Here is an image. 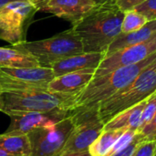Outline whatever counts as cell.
<instances>
[{
    "mask_svg": "<svg viewBox=\"0 0 156 156\" xmlns=\"http://www.w3.org/2000/svg\"><path fill=\"white\" fill-rule=\"evenodd\" d=\"M11 1H16V0H0V6L8 3V2H11Z\"/></svg>",
    "mask_w": 156,
    "mask_h": 156,
    "instance_id": "obj_30",
    "label": "cell"
},
{
    "mask_svg": "<svg viewBox=\"0 0 156 156\" xmlns=\"http://www.w3.org/2000/svg\"><path fill=\"white\" fill-rule=\"evenodd\" d=\"M94 72L95 69H84L55 77L48 84V90L52 93L71 94L77 97L92 80Z\"/></svg>",
    "mask_w": 156,
    "mask_h": 156,
    "instance_id": "obj_11",
    "label": "cell"
},
{
    "mask_svg": "<svg viewBox=\"0 0 156 156\" xmlns=\"http://www.w3.org/2000/svg\"><path fill=\"white\" fill-rule=\"evenodd\" d=\"M156 133V112L153 118V120L150 122L149 124H147L141 132V133H143L145 136V139H148L149 137H151L153 134H154Z\"/></svg>",
    "mask_w": 156,
    "mask_h": 156,
    "instance_id": "obj_25",
    "label": "cell"
},
{
    "mask_svg": "<svg viewBox=\"0 0 156 156\" xmlns=\"http://www.w3.org/2000/svg\"><path fill=\"white\" fill-rule=\"evenodd\" d=\"M134 10L143 15L148 22L156 20V0H145Z\"/></svg>",
    "mask_w": 156,
    "mask_h": 156,
    "instance_id": "obj_21",
    "label": "cell"
},
{
    "mask_svg": "<svg viewBox=\"0 0 156 156\" xmlns=\"http://www.w3.org/2000/svg\"><path fill=\"white\" fill-rule=\"evenodd\" d=\"M155 59L156 52L139 63L121 67L104 75L93 77L87 87L75 98L70 111L77 108L98 109L100 103L128 86Z\"/></svg>",
    "mask_w": 156,
    "mask_h": 156,
    "instance_id": "obj_2",
    "label": "cell"
},
{
    "mask_svg": "<svg viewBox=\"0 0 156 156\" xmlns=\"http://www.w3.org/2000/svg\"><path fill=\"white\" fill-rule=\"evenodd\" d=\"M60 156H91L89 151L85 152H79V153H68V154H63Z\"/></svg>",
    "mask_w": 156,
    "mask_h": 156,
    "instance_id": "obj_26",
    "label": "cell"
},
{
    "mask_svg": "<svg viewBox=\"0 0 156 156\" xmlns=\"http://www.w3.org/2000/svg\"><path fill=\"white\" fill-rule=\"evenodd\" d=\"M154 156H156V148H155V152H154Z\"/></svg>",
    "mask_w": 156,
    "mask_h": 156,
    "instance_id": "obj_32",
    "label": "cell"
},
{
    "mask_svg": "<svg viewBox=\"0 0 156 156\" xmlns=\"http://www.w3.org/2000/svg\"><path fill=\"white\" fill-rule=\"evenodd\" d=\"M69 115V112L67 110H58L47 112H34L21 115H12L10 116V125L5 133H27L38 127L53 125Z\"/></svg>",
    "mask_w": 156,
    "mask_h": 156,
    "instance_id": "obj_9",
    "label": "cell"
},
{
    "mask_svg": "<svg viewBox=\"0 0 156 156\" xmlns=\"http://www.w3.org/2000/svg\"><path fill=\"white\" fill-rule=\"evenodd\" d=\"M156 91V59L128 86L98 105V116L105 124L124 110L148 99Z\"/></svg>",
    "mask_w": 156,
    "mask_h": 156,
    "instance_id": "obj_4",
    "label": "cell"
},
{
    "mask_svg": "<svg viewBox=\"0 0 156 156\" xmlns=\"http://www.w3.org/2000/svg\"><path fill=\"white\" fill-rule=\"evenodd\" d=\"M0 149L16 156L31 155L30 142L27 133H5L1 134Z\"/></svg>",
    "mask_w": 156,
    "mask_h": 156,
    "instance_id": "obj_16",
    "label": "cell"
},
{
    "mask_svg": "<svg viewBox=\"0 0 156 156\" xmlns=\"http://www.w3.org/2000/svg\"><path fill=\"white\" fill-rule=\"evenodd\" d=\"M4 74L21 81L48 89V84L55 78L51 68H0Z\"/></svg>",
    "mask_w": 156,
    "mask_h": 156,
    "instance_id": "obj_13",
    "label": "cell"
},
{
    "mask_svg": "<svg viewBox=\"0 0 156 156\" xmlns=\"http://www.w3.org/2000/svg\"><path fill=\"white\" fill-rule=\"evenodd\" d=\"M128 130L120 129L113 131H105L103 130L99 137L90 144L89 147V153L91 156H104L116 141Z\"/></svg>",
    "mask_w": 156,
    "mask_h": 156,
    "instance_id": "obj_18",
    "label": "cell"
},
{
    "mask_svg": "<svg viewBox=\"0 0 156 156\" xmlns=\"http://www.w3.org/2000/svg\"><path fill=\"white\" fill-rule=\"evenodd\" d=\"M27 1L32 2V3H33V4H35V5L37 6V8H38V5H41L45 0H27Z\"/></svg>",
    "mask_w": 156,
    "mask_h": 156,
    "instance_id": "obj_28",
    "label": "cell"
},
{
    "mask_svg": "<svg viewBox=\"0 0 156 156\" xmlns=\"http://www.w3.org/2000/svg\"><path fill=\"white\" fill-rule=\"evenodd\" d=\"M124 13L111 0L96 5L80 20L72 25L80 37L83 51L87 53H105L112 42L121 33Z\"/></svg>",
    "mask_w": 156,
    "mask_h": 156,
    "instance_id": "obj_1",
    "label": "cell"
},
{
    "mask_svg": "<svg viewBox=\"0 0 156 156\" xmlns=\"http://www.w3.org/2000/svg\"><path fill=\"white\" fill-rule=\"evenodd\" d=\"M145 139V136L141 133H137V134L135 135V137L133 138V140L122 151H120L119 153L113 154L112 156H132L133 154L134 151L136 150L137 146Z\"/></svg>",
    "mask_w": 156,
    "mask_h": 156,
    "instance_id": "obj_23",
    "label": "cell"
},
{
    "mask_svg": "<svg viewBox=\"0 0 156 156\" xmlns=\"http://www.w3.org/2000/svg\"><path fill=\"white\" fill-rule=\"evenodd\" d=\"M156 34V20L147 22L139 30L130 32V33H120L117 37L112 42L107 50L105 51V56H110L114 52L122 50L133 45H136L144 42L151 38Z\"/></svg>",
    "mask_w": 156,
    "mask_h": 156,
    "instance_id": "obj_14",
    "label": "cell"
},
{
    "mask_svg": "<svg viewBox=\"0 0 156 156\" xmlns=\"http://www.w3.org/2000/svg\"><path fill=\"white\" fill-rule=\"evenodd\" d=\"M46 1H47V0H45V1H44V2H46ZM44 2H43V3H44ZM43 3H42V4H43ZM42 4H41V5H42ZM38 5V7H39V6H40V5Z\"/></svg>",
    "mask_w": 156,
    "mask_h": 156,
    "instance_id": "obj_31",
    "label": "cell"
},
{
    "mask_svg": "<svg viewBox=\"0 0 156 156\" xmlns=\"http://www.w3.org/2000/svg\"><path fill=\"white\" fill-rule=\"evenodd\" d=\"M105 53L101 52H83L78 55L66 58L54 63L51 66V69L55 74V77L84 69H96L103 59Z\"/></svg>",
    "mask_w": 156,
    "mask_h": 156,
    "instance_id": "obj_12",
    "label": "cell"
},
{
    "mask_svg": "<svg viewBox=\"0 0 156 156\" xmlns=\"http://www.w3.org/2000/svg\"><path fill=\"white\" fill-rule=\"evenodd\" d=\"M156 112V91L153 93L146 101V104L143 110L142 115H141V120H140V124L139 128L137 130V133H141L142 130L150 123V122L153 120L154 114Z\"/></svg>",
    "mask_w": 156,
    "mask_h": 156,
    "instance_id": "obj_20",
    "label": "cell"
},
{
    "mask_svg": "<svg viewBox=\"0 0 156 156\" xmlns=\"http://www.w3.org/2000/svg\"><path fill=\"white\" fill-rule=\"evenodd\" d=\"M146 101L147 99L136 104L135 106H133L118 113L104 124L103 130L113 131V130L126 129V130H133L137 132L140 124L141 115L146 104Z\"/></svg>",
    "mask_w": 156,
    "mask_h": 156,
    "instance_id": "obj_15",
    "label": "cell"
},
{
    "mask_svg": "<svg viewBox=\"0 0 156 156\" xmlns=\"http://www.w3.org/2000/svg\"><path fill=\"white\" fill-rule=\"evenodd\" d=\"M148 21L136 10H130L124 13V16L122 23L121 33H130L139 30Z\"/></svg>",
    "mask_w": 156,
    "mask_h": 156,
    "instance_id": "obj_19",
    "label": "cell"
},
{
    "mask_svg": "<svg viewBox=\"0 0 156 156\" xmlns=\"http://www.w3.org/2000/svg\"><path fill=\"white\" fill-rule=\"evenodd\" d=\"M74 129L71 117L45 127H38L27 133L31 146L30 156H60Z\"/></svg>",
    "mask_w": 156,
    "mask_h": 156,
    "instance_id": "obj_7",
    "label": "cell"
},
{
    "mask_svg": "<svg viewBox=\"0 0 156 156\" xmlns=\"http://www.w3.org/2000/svg\"><path fill=\"white\" fill-rule=\"evenodd\" d=\"M89 1H91L92 3H94L96 5H103L111 0H89Z\"/></svg>",
    "mask_w": 156,
    "mask_h": 156,
    "instance_id": "obj_27",
    "label": "cell"
},
{
    "mask_svg": "<svg viewBox=\"0 0 156 156\" xmlns=\"http://www.w3.org/2000/svg\"><path fill=\"white\" fill-rule=\"evenodd\" d=\"M156 141L144 140L136 148L132 156H154Z\"/></svg>",
    "mask_w": 156,
    "mask_h": 156,
    "instance_id": "obj_22",
    "label": "cell"
},
{
    "mask_svg": "<svg viewBox=\"0 0 156 156\" xmlns=\"http://www.w3.org/2000/svg\"><path fill=\"white\" fill-rule=\"evenodd\" d=\"M156 52V34L148 40L130 46L113 54L104 57L93 77H99L109 73L118 68L139 63Z\"/></svg>",
    "mask_w": 156,
    "mask_h": 156,
    "instance_id": "obj_8",
    "label": "cell"
},
{
    "mask_svg": "<svg viewBox=\"0 0 156 156\" xmlns=\"http://www.w3.org/2000/svg\"><path fill=\"white\" fill-rule=\"evenodd\" d=\"M40 67L30 55L14 48L0 47V68H35Z\"/></svg>",
    "mask_w": 156,
    "mask_h": 156,
    "instance_id": "obj_17",
    "label": "cell"
},
{
    "mask_svg": "<svg viewBox=\"0 0 156 156\" xmlns=\"http://www.w3.org/2000/svg\"><path fill=\"white\" fill-rule=\"evenodd\" d=\"M95 6L89 0H47L38 10L53 14L74 25Z\"/></svg>",
    "mask_w": 156,
    "mask_h": 156,
    "instance_id": "obj_10",
    "label": "cell"
},
{
    "mask_svg": "<svg viewBox=\"0 0 156 156\" xmlns=\"http://www.w3.org/2000/svg\"><path fill=\"white\" fill-rule=\"evenodd\" d=\"M37 6L27 0H16L0 6V39L11 46L27 41V32Z\"/></svg>",
    "mask_w": 156,
    "mask_h": 156,
    "instance_id": "obj_6",
    "label": "cell"
},
{
    "mask_svg": "<svg viewBox=\"0 0 156 156\" xmlns=\"http://www.w3.org/2000/svg\"><path fill=\"white\" fill-rule=\"evenodd\" d=\"M75 98V95L52 93L48 90L1 91L0 112L8 116L58 110H67L69 112Z\"/></svg>",
    "mask_w": 156,
    "mask_h": 156,
    "instance_id": "obj_3",
    "label": "cell"
},
{
    "mask_svg": "<svg viewBox=\"0 0 156 156\" xmlns=\"http://www.w3.org/2000/svg\"><path fill=\"white\" fill-rule=\"evenodd\" d=\"M12 48L32 56L40 67L51 66L66 58L83 53V44L73 27L60 32L49 38L25 41Z\"/></svg>",
    "mask_w": 156,
    "mask_h": 156,
    "instance_id": "obj_5",
    "label": "cell"
},
{
    "mask_svg": "<svg viewBox=\"0 0 156 156\" xmlns=\"http://www.w3.org/2000/svg\"><path fill=\"white\" fill-rule=\"evenodd\" d=\"M0 156H16V155H13V154H9V153H7V152H5V151H4V150H1V149H0Z\"/></svg>",
    "mask_w": 156,
    "mask_h": 156,
    "instance_id": "obj_29",
    "label": "cell"
},
{
    "mask_svg": "<svg viewBox=\"0 0 156 156\" xmlns=\"http://www.w3.org/2000/svg\"><path fill=\"white\" fill-rule=\"evenodd\" d=\"M145 0H116V5L123 12L133 10L136 6L144 3Z\"/></svg>",
    "mask_w": 156,
    "mask_h": 156,
    "instance_id": "obj_24",
    "label": "cell"
}]
</instances>
